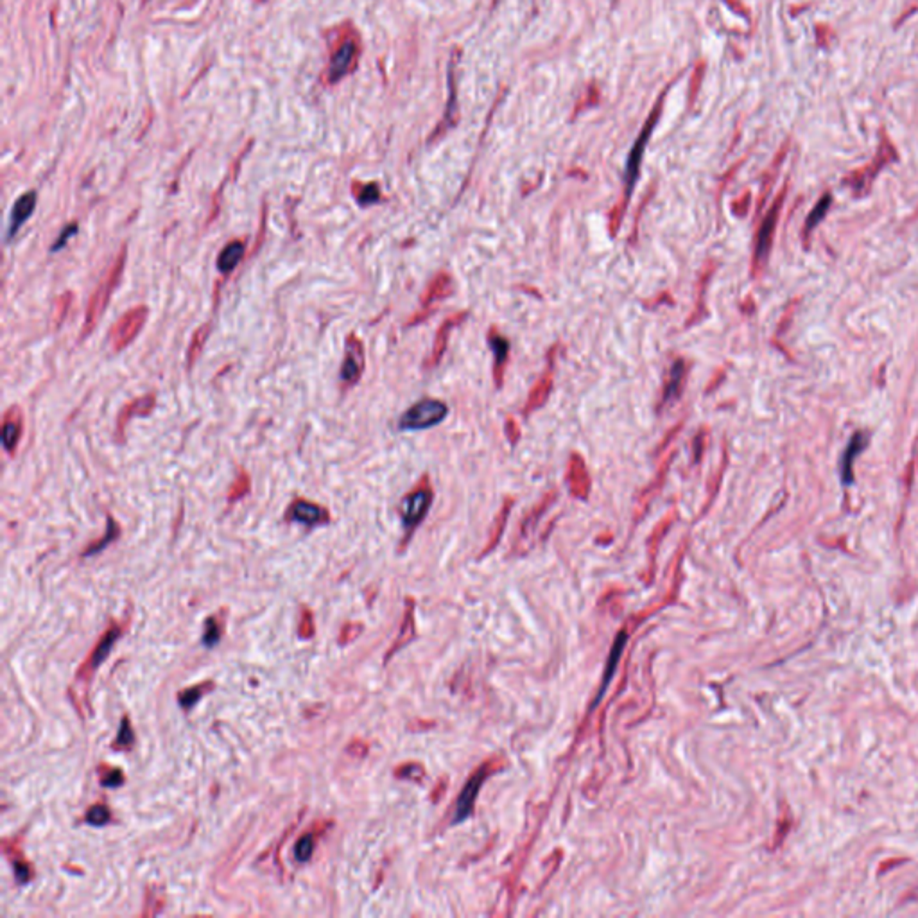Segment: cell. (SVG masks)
Segmentation results:
<instances>
[{
  "label": "cell",
  "instance_id": "1",
  "mask_svg": "<svg viewBox=\"0 0 918 918\" xmlns=\"http://www.w3.org/2000/svg\"><path fill=\"white\" fill-rule=\"evenodd\" d=\"M126 259H128V244L124 243L122 248L117 253L115 260L111 264V268L108 269V273L104 275V278L101 280V284L97 285V289L92 294L90 301H88L87 307V314H85V323H83L81 334H79V339L88 338L92 334V330L95 329L97 322H99V317L103 316L104 309L108 307L111 300V294L119 285L120 278H122L124 268H126Z\"/></svg>",
  "mask_w": 918,
  "mask_h": 918
},
{
  "label": "cell",
  "instance_id": "2",
  "mask_svg": "<svg viewBox=\"0 0 918 918\" xmlns=\"http://www.w3.org/2000/svg\"><path fill=\"white\" fill-rule=\"evenodd\" d=\"M433 486L429 482V475H424L420 482L406 495L402 504H400V519H402V526L406 529V540L413 535V531L427 517L429 510L433 506Z\"/></svg>",
  "mask_w": 918,
  "mask_h": 918
},
{
  "label": "cell",
  "instance_id": "3",
  "mask_svg": "<svg viewBox=\"0 0 918 918\" xmlns=\"http://www.w3.org/2000/svg\"><path fill=\"white\" fill-rule=\"evenodd\" d=\"M449 416V406L443 400L422 399L413 404L404 415L400 416V431H424L440 425Z\"/></svg>",
  "mask_w": 918,
  "mask_h": 918
},
{
  "label": "cell",
  "instance_id": "4",
  "mask_svg": "<svg viewBox=\"0 0 918 918\" xmlns=\"http://www.w3.org/2000/svg\"><path fill=\"white\" fill-rule=\"evenodd\" d=\"M148 317H149L148 305H136V307L129 309L128 313H124L122 316L117 320L115 325L111 327L110 334H108V345H110V350L113 352V354H120L124 348H128V346L138 338V334H141L142 329H144Z\"/></svg>",
  "mask_w": 918,
  "mask_h": 918
},
{
  "label": "cell",
  "instance_id": "5",
  "mask_svg": "<svg viewBox=\"0 0 918 918\" xmlns=\"http://www.w3.org/2000/svg\"><path fill=\"white\" fill-rule=\"evenodd\" d=\"M364 366H366V354H364L363 341L354 332L348 334L345 341V357H343L341 370H339V382L345 392L361 380Z\"/></svg>",
  "mask_w": 918,
  "mask_h": 918
},
{
  "label": "cell",
  "instance_id": "6",
  "mask_svg": "<svg viewBox=\"0 0 918 918\" xmlns=\"http://www.w3.org/2000/svg\"><path fill=\"white\" fill-rule=\"evenodd\" d=\"M689 377V363L684 357H676L667 370L666 380H664L662 393L657 404V413H662L666 409L673 408L682 396H684L685 386H687Z\"/></svg>",
  "mask_w": 918,
  "mask_h": 918
},
{
  "label": "cell",
  "instance_id": "7",
  "mask_svg": "<svg viewBox=\"0 0 918 918\" xmlns=\"http://www.w3.org/2000/svg\"><path fill=\"white\" fill-rule=\"evenodd\" d=\"M558 348L560 346L554 345L549 350L547 354V366H545L544 373L540 375V379L536 380L535 386L531 387V392L527 395L526 404H524L522 409V416H531L533 413L538 411V409L544 408L547 404L549 396L552 393V387H554V366H556V355H558Z\"/></svg>",
  "mask_w": 918,
  "mask_h": 918
},
{
  "label": "cell",
  "instance_id": "8",
  "mask_svg": "<svg viewBox=\"0 0 918 918\" xmlns=\"http://www.w3.org/2000/svg\"><path fill=\"white\" fill-rule=\"evenodd\" d=\"M782 201H784V192L778 196L775 205L771 206L770 212L766 214V217L762 219L761 227H759L757 239H755V252H754V273L761 271V269L764 268V264H766L768 257H770L771 246H773L775 228H777L778 214H780Z\"/></svg>",
  "mask_w": 918,
  "mask_h": 918
},
{
  "label": "cell",
  "instance_id": "9",
  "mask_svg": "<svg viewBox=\"0 0 918 918\" xmlns=\"http://www.w3.org/2000/svg\"><path fill=\"white\" fill-rule=\"evenodd\" d=\"M895 158H897V155H895L894 145L889 144V142H882V145L879 148L877 158H875L870 165L863 167V169L856 171V173H852L850 176L845 178V185L850 187L856 194H866L870 190V187H872L873 178L877 176L879 171H881L888 162L895 160Z\"/></svg>",
  "mask_w": 918,
  "mask_h": 918
},
{
  "label": "cell",
  "instance_id": "10",
  "mask_svg": "<svg viewBox=\"0 0 918 918\" xmlns=\"http://www.w3.org/2000/svg\"><path fill=\"white\" fill-rule=\"evenodd\" d=\"M452 289H454L452 276L445 271L438 273L433 280H431V284L427 285L424 294H422L420 314L413 317L411 322H409V325H418L422 320H425V317L434 310V305L440 303V301H443L445 298H449L450 294H452Z\"/></svg>",
  "mask_w": 918,
  "mask_h": 918
},
{
  "label": "cell",
  "instance_id": "11",
  "mask_svg": "<svg viewBox=\"0 0 918 918\" xmlns=\"http://www.w3.org/2000/svg\"><path fill=\"white\" fill-rule=\"evenodd\" d=\"M330 519L332 517H330L327 508L320 506L316 503H310V501H305V499L293 501L291 506L287 508V511H285V520L287 522H298L307 527L325 526V524L330 522Z\"/></svg>",
  "mask_w": 918,
  "mask_h": 918
},
{
  "label": "cell",
  "instance_id": "12",
  "mask_svg": "<svg viewBox=\"0 0 918 918\" xmlns=\"http://www.w3.org/2000/svg\"><path fill=\"white\" fill-rule=\"evenodd\" d=\"M565 478H567L568 492L574 499H580V501L589 499L590 490H592V479H590L589 468H587V463L581 454L573 452L568 456Z\"/></svg>",
  "mask_w": 918,
  "mask_h": 918
},
{
  "label": "cell",
  "instance_id": "13",
  "mask_svg": "<svg viewBox=\"0 0 918 918\" xmlns=\"http://www.w3.org/2000/svg\"><path fill=\"white\" fill-rule=\"evenodd\" d=\"M466 317H468V313H465V310H463V313L452 314V316H449V317H445L443 323H441L440 329H438L436 338H434L433 350H431L429 357L425 359L424 366L427 368V370H433V368H436L438 364L441 363V359H443L445 352H447V348H449V341H450V336H452V330L461 325V323L465 322Z\"/></svg>",
  "mask_w": 918,
  "mask_h": 918
},
{
  "label": "cell",
  "instance_id": "14",
  "mask_svg": "<svg viewBox=\"0 0 918 918\" xmlns=\"http://www.w3.org/2000/svg\"><path fill=\"white\" fill-rule=\"evenodd\" d=\"M155 408H157V395H155V393H148V395L138 396V399L131 400V402H128V404L124 406V408L120 409L119 416H117V424H115L117 443H124V440H126V427H128V424L135 418V416H149Z\"/></svg>",
  "mask_w": 918,
  "mask_h": 918
},
{
  "label": "cell",
  "instance_id": "15",
  "mask_svg": "<svg viewBox=\"0 0 918 918\" xmlns=\"http://www.w3.org/2000/svg\"><path fill=\"white\" fill-rule=\"evenodd\" d=\"M488 345L494 354V384L497 389H501L504 384V373H506V364L510 361V341L499 332L495 327L488 330Z\"/></svg>",
  "mask_w": 918,
  "mask_h": 918
},
{
  "label": "cell",
  "instance_id": "16",
  "mask_svg": "<svg viewBox=\"0 0 918 918\" xmlns=\"http://www.w3.org/2000/svg\"><path fill=\"white\" fill-rule=\"evenodd\" d=\"M22 434H24V415L18 406H11L6 411L4 422H2V449L9 456L17 454Z\"/></svg>",
  "mask_w": 918,
  "mask_h": 918
},
{
  "label": "cell",
  "instance_id": "17",
  "mask_svg": "<svg viewBox=\"0 0 918 918\" xmlns=\"http://www.w3.org/2000/svg\"><path fill=\"white\" fill-rule=\"evenodd\" d=\"M485 778H486V768H482V770L475 771V773L470 777L468 782L465 784L461 795L457 798L456 812H454V822H456V824H459V822H463V819H466L470 816L472 808H474L475 803V798H478L479 789H481L482 782H485Z\"/></svg>",
  "mask_w": 918,
  "mask_h": 918
},
{
  "label": "cell",
  "instance_id": "18",
  "mask_svg": "<svg viewBox=\"0 0 918 918\" xmlns=\"http://www.w3.org/2000/svg\"><path fill=\"white\" fill-rule=\"evenodd\" d=\"M36 192L34 190H29V192L22 194L20 198L15 201L11 208V215H9V230H8V241H11L15 235L18 234L22 227L25 224V221L33 215L34 208H36Z\"/></svg>",
  "mask_w": 918,
  "mask_h": 918
},
{
  "label": "cell",
  "instance_id": "19",
  "mask_svg": "<svg viewBox=\"0 0 918 918\" xmlns=\"http://www.w3.org/2000/svg\"><path fill=\"white\" fill-rule=\"evenodd\" d=\"M355 54H357V47L352 41H346V43L339 47V50L334 54L332 63L329 66L330 83H338L339 79H343L348 74V71H350L355 62Z\"/></svg>",
  "mask_w": 918,
  "mask_h": 918
},
{
  "label": "cell",
  "instance_id": "20",
  "mask_svg": "<svg viewBox=\"0 0 918 918\" xmlns=\"http://www.w3.org/2000/svg\"><path fill=\"white\" fill-rule=\"evenodd\" d=\"M120 633H122V628H120L119 624H111L110 628H108L106 633H104V637L99 640V644H97L95 650L92 651L90 659L85 662V667H83L81 671H85V669H88L90 673L95 671V669L106 660V657L110 655L111 647L115 646L117 638L120 637Z\"/></svg>",
  "mask_w": 918,
  "mask_h": 918
},
{
  "label": "cell",
  "instance_id": "21",
  "mask_svg": "<svg viewBox=\"0 0 918 918\" xmlns=\"http://www.w3.org/2000/svg\"><path fill=\"white\" fill-rule=\"evenodd\" d=\"M244 255H246V244L243 241H231V243H228L217 255L215 266H217L219 273L224 276L231 275L235 268L241 264V260L244 259Z\"/></svg>",
  "mask_w": 918,
  "mask_h": 918
},
{
  "label": "cell",
  "instance_id": "22",
  "mask_svg": "<svg viewBox=\"0 0 918 918\" xmlns=\"http://www.w3.org/2000/svg\"><path fill=\"white\" fill-rule=\"evenodd\" d=\"M675 457H676V450H669V454H667V457L662 461V465H660L659 470H657L655 479H653V481H651L650 485H647L646 488L640 492L638 503H640V508H643V511H646V508L650 506V503H651V499H653L657 494H659L660 488H662L664 482H666L667 474H669V468H671L673 461H675Z\"/></svg>",
  "mask_w": 918,
  "mask_h": 918
},
{
  "label": "cell",
  "instance_id": "23",
  "mask_svg": "<svg viewBox=\"0 0 918 918\" xmlns=\"http://www.w3.org/2000/svg\"><path fill=\"white\" fill-rule=\"evenodd\" d=\"M866 445V436L863 433L854 434V438L848 443L847 450H845L843 461H841V478H843L845 485H850L852 482V466H854V459H856L857 454L861 450L865 449Z\"/></svg>",
  "mask_w": 918,
  "mask_h": 918
},
{
  "label": "cell",
  "instance_id": "24",
  "mask_svg": "<svg viewBox=\"0 0 918 918\" xmlns=\"http://www.w3.org/2000/svg\"><path fill=\"white\" fill-rule=\"evenodd\" d=\"M119 535H120L119 524H117V520L113 519V517H110V515H108L106 533H104V536H103V538H99V540H95L94 544L88 545V547L83 551L81 556H83V558H88V556H94V554H97V552L104 551V549L108 547V544H111L113 540L119 538Z\"/></svg>",
  "mask_w": 918,
  "mask_h": 918
},
{
  "label": "cell",
  "instance_id": "25",
  "mask_svg": "<svg viewBox=\"0 0 918 918\" xmlns=\"http://www.w3.org/2000/svg\"><path fill=\"white\" fill-rule=\"evenodd\" d=\"M210 332H212V323H205V325L199 327V329L194 332V338H192V341H190L189 350H187V370H189V371L192 370L194 364H196V361H198L199 354H201L203 346H205V343H206V339H208V336H210Z\"/></svg>",
  "mask_w": 918,
  "mask_h": 918
},
{
  "label": "cell",
  "instance_id": "26",
  "mask_svg": "<svg viewBox=\"0 0 918 918\" xmlns=\"http://www.w3.org/2000/svg\"><path fill=\"white\" fill-rule=\"evenodd\" d=\"M624 643H626V633H621L617 638H615L614 650H612V655L608 657V666H606V669H605L603 684H601V689H599V698L605 694L606 685H608V682L612 680V676H614V671H615V667H617V664H619V659H621L622 646H624ZM599 698H597V700H599Z\"/></svg>",
  "mask_w": 918,
  "mask_h": 918
},
{
  "label": "cell",
  "instance_id": "27",
  "mask_svg": "<svg viewBox=\"0 0 918 918\" xmlns=\"http://www.w3.org/2000/svg\"><path fill=\"white\" fill-rule=\"evenodd\" d=\"M250 488H252V478H250L246 470L241 468L237 472V478H235L230 492H228V503H237L239 499L246 497L250 494Z\"/></svg>",
  "mask_w": 918,
  "mask_h": 918
},
{
  "label": "cell",
  "instance_id": "28",
  "mask_svg": "<svg viewBox=\"0 0 918 918\" xmlns=\"http://www.w3.org/2000/svg\"><path fill=\"white\" fill-rule=\"evenodd\" d=\"M354 194L355 199L361 206H370L375 205V203H379L382 199L380 196V189L377 183H366V185H354Z\"/></svg>",
  "mask_w": 918,
  "mask_h": 918
},
{
  "label": "cell",
  "instance_id": "29",
  "mask_svg": "<svg viewBox=\"0 0 918 918\" xmlns=\"http://www.w3.org/2000/svg\"><path fill=\"white\" fill-rule=\"evenodd\" d=\"M210 685L212 684L194 685V687L185 689V691L180 692V694H178V701H180V707L185 708V710L192 708L194 705L198 703L199 698H201L206 691H210V689H206V687H210Z\"/></svg>",
  "mask_w": 918,
  "mask_h": 918
},
{
  "label": "cell",
  "instance_id": "30",
  "mask_svg": "<svg viewBox=\"0 0 918 918\" xmlns=\"http://www.w3.org/2000/svg\"><path fill=\"white\" fill-rule=\"evenodd\" d=\"M314 847H316V843H314L313 832L303 834V836L296 841V845H294V859H296L298 863H307V861L313 857Z\"/></svg>",
  "mask_w": 918,
  "mask_h": 918
},
{
  "label": "cell",
  "instance_id": "31",
  "mask_svg": "<svg viewBox=\"0 0 918 918\" xmlns=\"http://www.w3.org/2000/svg\"><path fill=\"white\" fill-rule=\"evenodd\" d=\"M133 743H135V733H133L131 729V721H129L128 716H124L122 721H120L119 736H117V739L113 741V748L115 750L131 748Z\"/></svg>",
  "mask_w": 918,
  "mask_h": 918
},
{
  "label": "cell",
  "instance_id": "32",
  "mask_svg": "<svg viewBox=\"0 0 918 918\" xmlns=\"http://www.w3.org/2000/svg\"><path fill=\"white\" fill-rule=\"evenodd\" d=\"M110 819H111V812L104 803L92 805V808L88 809L87 816H85V822H87L88 825H92V827H103V825H106Z\"/></svg>",
  "mask_w": 918,
  "mask_h": 918
},
{
  "label": "cell",
  "instance_id": "33",
  "mask_svg": "<svg viewBox=\"0 0 918 918\" xmlns=\"http://www.w3.org/2000/svg\"><path fill=\"white\" fill-rule=\"evenodd\" d=\"M829 206H831V196H829V194H825L824 198L818 201V205L812 208L811 214H809L808 222H805V235H809V231H811L812 228H815L816 224H818V222L825 217V214L829 212Z\"/></svg>",
  "mask_w": 918,
  "mask_h": 918
},
{
  "label": "cell",
  "instance_id": "34",
  "mask_svg": "<svg viewBox=\"0 0 918 918\" xmlns=\"http://www.w3.org/2000/svg\"><path fill=\"white\" fill-rule=\"evenodd\" d=\"M219 638H221V626H219L217 617L215 615H210V617L205 621V633H203V644L206 647H214L217 646Z\"/></svg>",
  "mask_w": 918,
  "mask_h": 918
},
{
  "label": "cell",
  "instance_id": "35",
  "mask_svg": "<svg viewBox=\"0 0 918 918\" xmlns=\"http://www.w3.org/2000/svg\"><path fill=\"white\" fill-rule=\"evenodd\" d=\"M11 865L13 870H15V877H17L18 884H25V882H29L33 879V866L29 863H25L20 856L17 859H15V856H11Z\"/></svg>",
  "mask_w": 918,
  "mask_h": 918
},
{
  "label": "cell",
  "instance_id": "36",
  "mask_svg": "<svg viewBox=\"0 0 918 918\" xmlns=\"http://www.w3.org/2000/svg\"><path fill=\"white\" fill-rule=\"evenodd\" d=\"M708 276H710V271L705 273V275L700 278L701 282H700V287H698V305H696V309H694V314H692V316L687 320V325H685V329H689V327H692V325H696V323L700 322V317H701L700 313H705L703 300H705V289H707Z\"/></svg>",
  "mask_w": 918,
  "mask_h": 918
},
{
  "label": "cell",
  "instance_id": "37",
  "mask_svg": "<svg viewBox=\"0 0 918 918\" xmlns=\"http://www.w3.org/2000/svg\"><path fill=\"white\" fill-rule=\"evenodd\" d=\"M707 429L701 427L696 433V436H694V440H692V465H698L701 461V457H703L705 445H707Z\"/></svg>",
  "mask_w": 918,
  "mask_h": 918
},
{
  "label": "cell",
  "instance_id": "38",
  "mask_svg": "<svg viewBox=\"0 0 918 918\" xmlns=\"http://www.w3.org/2000/svg\"><path fill=\"white\" fill-rule=\"evenodd\" d=\"M684 424H685V420H680L678 424L675 425V427L669 429V433H667L666 436H664V440L660 441V445H659V447H657V449H655V456H660V454L667 452V447H669V445H671L673 441H675V438H678V434L682 433V431H684Z\"/></svg>",
  "mask_w": 918,
  "mask_h": 918
},
{
  "label": "cell",
  "instance_id": "39",
  "mask_svg": "<svg viewBox=\"0 0 918 918\" xmlns=\"http://www.w3.org/2000/svg\"><path fill=\"white\" fill-rule=\"evenodd\" d=\"M122 784H124V773L122 770H119V768H111V770H108L106 773L101 777V786L104 787H113V789H115V787H120Z\"/></svg>",
  "mask_w": 918,
  "mask_h": 918
},
{
  "label": "cell",
  "instance_id": "40",
  "mask_svg": "<svg viewBox=\"0 0 918 918\" xmlns=\"http://www.w3.org/2000/svg\"><path fill=\"white\" fill-rule=\"evenodd\" d=\"M76 234H78V222H72V224H69V227L63 228V231L59 234L58 241H56V243L52 244V248H50V252H58V250L65 248L66 243H69V241H71Z\"/></svg>",
  "mask_w": 918,
  "mask_h": 918
},
{
  "label": "cell",
  "instance_id": "41",
  "mask_svg": "<svg viewBox=\"0 0 918 918\" xmlns=\"http://www.w3.org/2000/svg\"><path fill=\"white\" fill-rule=\"evenodd\" d=\"M314 631H316V628H314L313 615H310L309 610L305 608L303 610V617H301V622H300V637L301 638H310L314 635Z\"/></svg>",
  "mask_w": 918,
  "mask_h": 918
},
{
  "label": "cell",
  "instance_id": "42",
  "mask_svg": "<svg viewBox=\"0 0 918 918\" xmlns=\"http://www.w3.org/2000/svg\"><path fill=\"white\" fill-rule=\"evenodd\" d=\"M504 431H506V438L511 445L519 443L520 436H522V431H520V425L513 420V418H508L506 425H504Z\"/></svg>",
  "mask_w": 918,
  "mask_h": 918
},
{
  "label": "cell",
  "instance_id": "43",
  "mask_svg": "<svg viewBox=\"0 0 918 918\" xmlns=\"http://www.w3.org/2000/svg\"><path fill=\"white\" fill-rule=\"evenodd\" d=\"M906 901H918V888H915L910 895L906 897Z\"/></svg>",
  "mask_w": 918,
  "mask_h": 918
}]
</instances>
